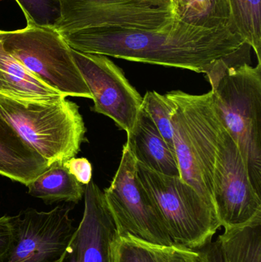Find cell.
Returning <instances> with one entry per match:
<instances>
[{"instance_id": "6da1fadb", "label": "cell", "mask_w": 261, "mask_h": 262, "mask_svg": "<svg viewBox=\"0 0 261 262\" xmlns=\"http://www.w3.org/2000/svg\"><path fill=\"white\" fill-rule=\"evenodd\" d=\"M74 50L84 53L178 68L211 75L224 64L245 62L250 51L231 26L205 29L175 17L155 30L98 27L61 34Z\"/></svg>"}, {"instance_id": "7a4b0ae2", "label": "cell", "mask_w": 261, "mask_h": 262, "mask_svg": "<svg viewBox=\"0 0 261 262\" xmlns=\"http://www.w3.org/2000/svg\"><path fill=\"white\" fill-rule=\"evenodd\" d=\"M216 113L237 143L261 195V63L225 64L208 75Z\"/></svg>"}, {"instance_id": "3957f363", "label": "cell", "mask_w": 261, "mask_h": 262, "mask_svg": "<svg viewBox=\"0 0 261 262\" xmlns=\"http://www.w3.org/2000/svg\"><path fill=\"white\" fill-rule=\"evenodd\" d=\"M167 95L175 105L171 122L180 177L213 206V175L221 121L211 91L204 95L173 91Z\"/></svg>"}, {"instance_id": "277c9868", "label": "cell", "mask_w": 261, "mask_h": 262, "mask_svg": "<svg viewBox=\"0 0 261 262\" xmlns=\"http://www.w3.org/2000/svg\"><path fill=\"white\" fill-rule=\"evenodd\" d=\"M0 117L9 122L49 163L79 152L87 129L76 103L24 102L0 95Z\"/></svg>"}, {"instance_id": "5b68a950", "label": "cell", "mask_w": 261, "mask_h": 262, "mask_svg": "<svg viewBox=\"0 0 261 262\" xmlns=\"http://www.w3.org/2000/svg\"><path fill=\"white\" fill-rule=\"evenodd\" d=\"M137 176L175 244L200 249L212 240L222 226L212 205L193 186L138 163Z\"/></svg>"}, {"instance_id": "8992f818", "label": "cell", "mask_w": 261, "mask_h": 262, "mask_svg": "<svg viewBox=\"0 0 261 262\" xmlns=\"http://www.w3.org/2000/svg\"><path fill=\"white\" fill-rule=\"evenodd\" d=\"M18 30H0L4 49L29 72L64 97L92 99L75 64L72 48L53 25L27 20Z\"/></svg>"}, {"instance_id": "52a82bcc", "label": "cell", "mask_w": 261, "mask_h": 262, "mask_svg": "<svg viewBox=\"0 0 261 262\" xmlns=\"http://www.w3.org/2000/svg\"><path fill=\"white\" fill-rule=\"evenodd\" d=\"M61 34L98 27L155 30L175 19L171 0H56Z\"/></svg>"}, {"instance_id": "ba28073f", "label": "cell", "mask_w": 261, "mask_h": 262, "mask_svg": "<svg viewBox=\"0 0 261 262\" xmlns=\"http://www.w3.org/2000/svg\"><path fill=\"white\" fill-rule=\"evenodd\" d=\"M104 194L116 234H129L154 244H175L156 206L139 182L137 162L127 142L117 170Z\"/></svg>"}, {"instance_id": "9c48e42d", "label": "cell", "mask_w": 261, "mask_h": 262, "mask_svg": "<svg viewBox=\"0 0 261 262\" xmlns=\"http://www.w3.org/2000/svg\"><path fill=\"white\" fill-rule=\"evenodd\" d=\"M212 204L225 230L261 221V195L250 181L237 143L222 122L213 175Z\"/></svg>"}, {"instance_id": "30bf717a", "label": "cell", "mask_w": 261, "mask_h": 262, "mask_svg": "<svg viewBox=\"0 0 261 262\" xmlns=\"http://www.w3.org/2000/svg\"><path fill=\"white\" fill-rule=\"evenodd\" d=\"M72 54L91 93V110L108 117L130 134L142 108V96L108 57L72 49Z\"/></svg>"}, {"instance_id": "8fae6325", "label": "cell", "mask_w": 261, "mask_h": 262, "mask_svg": "<svg viewBox=\"0 0 261 262\" xmlns=\"http://www.w3.org/2000/svg\"><path fill=\"white\" fill-rule=\"evenodd\" d=\"M70 208L57 206L49 212L34 209L13 218L14 238L4 262H58L77 227Z\"/></svg>"}, {"instance_id": "7c38bea8", "label": "cell", "mask_w": 261, "mask_h": 262, "mask_svg": "<svg viewBox=\"0 0 261 262\" xmlns=\"http://www.w3.org/2000/svg\"><path fill=\"white\" fill-rule=\"evenodd\" d=\"M84 197L82 220L58 262H110L116 230L104 192L91 180Z\"/></svg>"}, {"instance_id": "4fadbf2b", "label": "cell", "mask_w": 261, "mask_h": 262, "mask_svg": "<svg viewBox=\"0 0 261 262\" xmlns=\"http://www.w3.org/2000/svg\"><path fill=\"white\" fill-rule=\"evenodd\" d=\"M49 166L47 160L0 117V175L28 186Z\"/></svg>"}, {"instance_id": "5bb4252c", "label": "cell", "mask_w": 261, "mask_h": 262, "mask_svg": "<svg viewBox=\"0 0 261 262\" xmlns=\"http://www.w3.org/2000/svg\"><path fill=\"white\" fill-rule=\"evenodd\" d=\"M127 143L138 163L163 175L180 177L176 154L143 108Z\"/></svg>"}, {"instance_id": "9a60e30c", "label": "cell", "mask_w": 261, "mask_h": 262, "mask_svg": "<svg viewBox=\"0 0 261 262\" xmlns=\"http://www.w3.org/2000/svg\"><path fill=\"white\" fill-rule=\"evenodd\" d=\"M0 95L24 102H53L66 98L29 72L0 40Z\"/></svg>"}, {"instance_id": "2e32d148", "label": "cell", "mask_w": 261, "mask_h": 262, "mask_svg": "<svg viewBox=\"0 0 261 262\" xmlns=\"http://www.w3.org/2000/svg\"><path fill=\"white\" fill-rule=\"evenodd\" d=\"M110 262H203V257L200 249L154 244L129 234H116L110 246Z\"/></svg>"}, {"instance_id": "e0dca14e", "label": "cell", "mask_w": 261, "mask_h": 262, "mask_svg": "<svg viewBox=\"0 0 261 262\" xmlns=\"http://www.w3.org/2000/svg\"><path fill=\"white\" fill-rule=\"evenodd\" d=\"M200 251L203 262H261V221L225 230Z\"/></svg>"}, {"instance_id": "ac0fdd59", "label": "cell", "mask_w": 261, "mask_h": 262, "mask_svg": "<svg viewBox=\"0 0 261 262\" xmlns=\"http://www.w3.org/2000/svg\"><path fill=\"white\" fill-rule=\"evenodd\" d=\"M64 163H52L26 186L29 195L41 199L47 204L59 202L79 203L84 196L85 187L70 174Z\"/></svg>"}, {"instance_id": "d6986e66", "label": "cell", "mask_w": 261, "mask_h": 262, "mask_svg": "<svg viewBox=\"0 0 261 262\" xmlns=\"http://www.w3.org/2000/svg\"><path fill=\"white\" fill-rule=\"evenodd\" d=\"M175 15L178 19L197 27L232 28L228 0H191L185 8L176 12Z\"/></svg>"}, {"instance_id": "ffe728a7", "label": "cell", "mask_w": 261, "mask_h": 262, "mask_svg": "<svg viewBox=\"0 0 261 262\" xmlns=\"http://www.w3.org/2000/svg\"><path fill=\"white\" fill-rule=\"evenodd\" d=\"M233 29L252 48L261 63V0H228Z\"/></svg>"}, {"instance_id": "44dd1931", "label": "cell", "mask_w": 261, "mask_h": 262, "mask_svg": "<svg viewBox=\"0 0 261 262\" xmlns=\"http://www.w3.org/2000/svg\"><path fill=\"white\" fill-rule=\"evenodd\" d=\"M142 108L148 114L167 144L175 152L171 122L175 105L172 100L167 95H160L156 92H147L143 98Z\"/></svg>"}, {"instance_id": "7402d4cb", "label": "cell", "mask_w": 261, "mask_h": 262, "mask_svg": "<svg viewBox=\"0 0 261 262\" xmlns=\"http://www.w3.org/2000/svg\"><path fill=\"white\" fill-rule=\"evenodd\" d=\"M21 8L26 21L38 25H54L60 15L56 0H15Z\"/></svg>"}, {"instance_id": "603a6c76", "label": "cell", "mask_w": 261, "mask_h": 262, "mask_svg": "<svg viewBox=\"0 0 261 262\" xmlns=\"http://www.w3.org/2000/svg\"><path fill=\"white\" fill-rule=\"evenodd\" d=\"M70 174L81 184L86 186L92 180V165L86 158H72L64 163Z\"/></svg>"}, {"instance_id": "cb8c5ba5", "label": "cell", "mask_w": 261, "mask_h": 262, "mask_svg": "<svg viewBox=\"0 0 261 262\" xmlns=\"http://www.w3.org/2000/svg\"><path fill=\"white\" fill-rule=\"evenodd\" d=\"M14 238L13 218L0 217V262H4L12 247Z\"/></svg>"}, {"instance_id": "d4e9b609", "label": "cell", "mask_w": 261, "mask_h": 262, "mask_svg": "<svg viewBox=\"0 0 261 262\" xmlns=\"http://www.w3.org/2000/svg\"><path fill=\"white\" fill-rule=\"evenodd\" d=\"M174 8L175 14L185 8L191 0H171Z\"/></svg>"}]
</instances>
